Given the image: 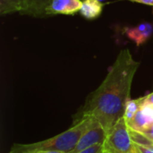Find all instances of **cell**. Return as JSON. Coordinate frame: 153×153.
<instances>
[{
  "label": "cell",
  "instance_id": "obj_2",
  "mask_svg": "<svg viewBox=\"0 0 153 153\" xmlns=\"http://www.w3.org/2000/svg\"><path fill=\"white\" fill-rule=\"evenodd\" d=\"M96 122L97 120L93 117H80L66 131L38 143H14L7 153H38L52 151L70 153L74 149L82 134Z\"/></svg>",
  "mask_w": 153,
  "mask_h": 153
},
{
  "label": "cell",
  "instance_id": "obj_10",
  "mask_svg": "<svg viewBox=\"0 0 153 153\" xmlns=\"http://www.w3.org/2000/svg\"><path fill=\"white\" fill-rule=\"evenodd\" d=\"M25 9V0H0V14L2 15L14 12H20L22 13Z\"/></svg>",
  "mask_w": 153,
  "mask_h": 153
},
{
  "label": "cell",
  "instance_id": "obj_1",
  "mask_svg": "<svg viewBox=\"0 0 153 153\" xmlns=\"http://www.w3.org/2000/svg\"><path fill=\"white\" fill-rule=\"evenodd\" d=\"M139 65L140 63L133 58L128 49L121 50L104 81L87 98L80 117H93L108 134L125 116L132 82Z\"/></svg>",
  "mask_w": 153,
  "mask_h": 153
},
{
  "label": "cell",
  "instance_id": "obj_14",
  "mask_svg": "<svg viewBox=\"0 0 153 153\" xmlns=\"http://www.w3.org/2000/svg\"><path fill=\"white\" fill-rule=\"evenodd\" d=\"M143 102L145 104H149V105L153 106V92L143 97Z\"/></svg>",
  "mask_w": 153,
  "mask_h": 153
},
{
  "label": "cell",
  "instance_id": "obj_5",
  "mask_svg": "<svg viewBox=\"0 0 153 153\" xmlns=\"http://www.w3.org/2000/svg\"><path fill=\"white\" fill-rule=\"evenodd\" d=\"M82 5L81 0H51L46 8V15L65 14L74 15L80 12Z\"/></svg>",
  "mask_w": 153,
  "mask_h": 153
},
{
  "label": "cell",
  "instance_id": "obj_18",
  "mask_svg": "<svg viewBox=\"0 0 153 153\" xmlns=\"http://www.w3.org/2000/svg\"><path fill=\"white\" fill-rule=\"evenodd\" d=\"M107 146H108V145H107ZM108 150H109V149H108ZM109 153H116V152H112V151H110V150H109Z\"/></svg>",
  "mask_w": 153,
  "mask_h": 153
},
{
  "label": "cell",
  "instance_id": "obj_16",
  "mask_svg": "<svg viewBox=\"0 0 153 153\" xmlns=\"http://www.w3.org/2000/svg\"><path fill=\"white\" fill-rule=\"evenodd\" d=\"M128 1L144 4H148V5H153V0H128Z\"/></svg>",
  "mask_w": 153,
  "mask_h": 153
},
{
  "label": "cell",
  "instance_id": "obj_9",
  "mask_svg": "<svg viewBox=\"0 0 153 153\" xmlns=\"http://www.w3.org/2000/svg\"><path fill=\"white\" fill-rule=\"evenodd\" d=\"M26 9L22 14H28L34 17L46 16V8L51 0H25Z\"/></svg>",
  "mask_w": 153,
  "mask_h": 153
},
{
  "label": "cell",
  "instance_id": "obj_4",
  "mask_svg": "<svg viewBox=\"0 0 153 153\" xmlns=\"http://www.w3.org/2000/svg\"><path fill=\"white\" fill-rule=\"evenodd\" d=\"M108 133L97 121L93 126L87 129L79 139L74 149L70 153H78L98 143H104L107 141Z\"/></svg>",
  "mask_w": 153,
  "mask_h": 153
},
{
  "label": "cell",
  "instance_id": "obj_15",
  "mask_svg": "<svg viewBox=\"0 0 153 153\" xmlns=\"http://www.w3.org/2000/svg\"><path fill=\"white\" fill-rule=\"evenodd\" d=\"M143 133L145 134L152 141H153V124L151 126H149L147 129H145Z\"/></svg>",
  "mask_w": 153,
  "mask_h": 153
},
{
  "label": "cell",
  "instance_id": "obj_7",
  "mask_svg": "<svg viewBox=\"0 0 153 153\" xmlns=\"http://www.w3.org/2000/svg\"><path fill=\"white\" fill-rule=\"evenodd\" d=\"M127 124L131 129L143 132L153 124V106L143 102L134 118Z\"/></svg>",
  "mask_w": 153,
  "mask_h": 153
},
{
  "label": "cell",
  "instance_id": "obj_17",
  "mask_svg": "<svg viewBox=\"0 0 153 153\" xmlns=\"http://www.w3.org/2000/svg\"><path fill=\"white\" fill-rule=\"evenodd\" d=\"M102 153H109V150H108V146H107V142H106L105 148H104V150H103Z\"/></svg>",
  "mask_w": 153,
  "mask_h": 153
},
{
  "label": "cell",
  "instance_id": "obj_11",
  "mask_svg": "<svg viewBox=\"0 0 153 153\" xmlns=\"http://www.w3.org/2000/svg\"><path fill=\"white\" fill-rule=\"evenodd\" d=\"M143 104V97L136 99V100H129L126 106V111H125V118L128 122H130L135 114L138 112V110L141 108V107Z\"/></svg>",
  "mask_w": 153,
  "mask_h": 153
},
{
  "label": "cell",
  "instance_id": "obj_3",
  "mask_svg": "<svg viewBox=\"0 0 153 153\" xmlns=\"http://www.w3.org/2000/svg\"><path fill=\"white\" fill-rule=\"evenodd\" d=\"M108 148L116 153H141L134 143L125 117H121L108 134Z\"/></svg>",
  "mask_w": 153,
  "mask_h": 153
},
{
  "label": "cell",
  "instance_id": "obj_19",
  "mask_svg": "<svg viewBox=\"0 0 153 153\" xmlns=\"http://www.w3.org/2000/svg\"><path fill=\"white\" fill-rule=\"evenodd\" d=\"M99 1H100V2H103V1H105V0H99Z\"/></svg>",
  "mask_w": 153,
  "mask_h": 153
},
{
  "label": "cell",
  "instance_id": "obj_8",
  "mask_svg": "<svg viewBox=\"0 0 153 153\" xmlns=\"http://www.w3.org/2000/svg\"><path fill=\"white\" fill-rule=\"evenodd\" d=\"M103 4L99 0H82L80 14L88 20H93L100 16L103 10Z\"/></svg>",
  "mask_w": 153,
  "mask_h": 153
},
{
  "label": "cell",
  "instance_id": "obj_12",
  "mask_svg": "<svg viewBox=\"0 0 153 153\" xmlns=\"http://www.w3.org/2000/svg\"><path fill=\"white\" fill-rule=\"evenodd\" d=\"M105 144H106V142L104 143H98L78 153H102L105 148Z\"/></svg>",
  "mask_w": 153,
  "mask_h": 153
},
{
  "label": "cell",
  "instance_id": "obj_6",
  "mask_svg": "<svg viewBox=\"0 0 153 153\" xmlns=\"http://www.w3.org/2000/svg\"><path fill=\"white\" fill-rule=\"evenodd\" d=\"M124 32L137 47H140L152 36L153 22H143L134 27H126Z\"/></svg>",
  "mask_w": 153,
  "mask_h": 153
},
{
  "label": "cell",
  "instance_id": "obj_13",
  "mask_svg": "<svg viewBox=\"0 0 153 153\" xmlns=\"http://www.w3.org/2000/svg\"><path fill=\"white\" fill-rule=\"evenodd\" d=\"M136 144V143H135ZM136 147L141 153H153V146H146V145H138Z\"/></svg>",
  "mask_w": 153,
  "mask_h": 153
}]
</instances>
